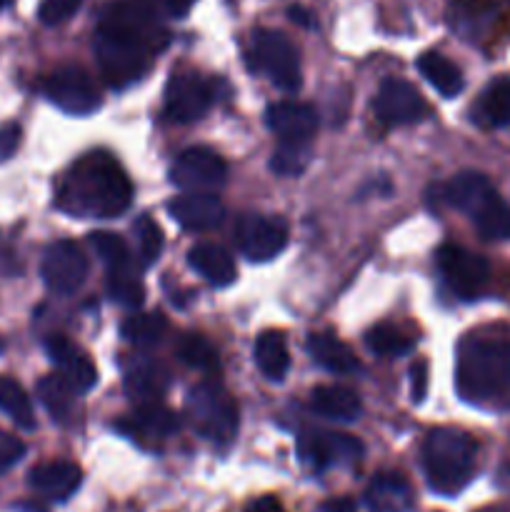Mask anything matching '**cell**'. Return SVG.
Returning a JSON list of instances; mask_svg holds the SVG:
<instances>
[{
	"mask_svg": "<svg viewBox=\"0 0 510 512\" xmlns=\"http://www.w3.org/2000/svg\"><path fill=\"white\" fill-rule=\"evenodd\" d=\"M168 45V30L145 0H115L100 10L95 30V58L113 88L138 83Z\"/></svg>",
	"mask_w": 510,
	"mask_h": 512,
	"instance_id": "obj_1",
	"label": "cell"
},
{
	"mask_svg": "<svg viewBox=\"0 0 510 512\" xmlns=\"http://www.w3.org/2000/svg\"><path fill=\"white\" fill-rule=\"evenodd\" d=\"M133 203V185L108 150H93L70 165L55 193V205L75 218L108 220Z\"/></svg>",
	"mask_w": 510,
	"mask_h": 512,
	"instance_id": "obj_2",
	"label": "cell"
},
{
	"mask_svg": "<svg viewBox=\"0 0 510 512\" xmlns=\"http://www.w3.org/2000/svg\"><path fill=\"white\" fill-rule=\"evenodd\" d=\"M458 395L478 408H510V338L470 333L455 358Z\"/></svg>",
	"mask_w": 510,
	"mask_h": 512,
	"instance_id": "obj_3",
	"label": "cell"
},
{
	"mask_svg": "<svg viewBox=\"0 0 510 512\" xmlns=\"http://www.w3.org/2000/svg\"><path fill=\"white\" fill-rule=\"evenodd\" d=\"M478 443L460 428L430 430L423 443V468L428 485L440 495H455L473 480Z\"/></svg>",
	"mask_w": 510,
	"mask_h": 512,
	"instance_id": "obj_4",
	"label": "cell"
},
{
	"mask_svg": "<svg viewBox=\"0 0 510 512\" xmlns=\"http://www.w3.org/2000/svg\"><path fill=\"white\" fill-rule=\"evenodd\" d=\"M443 200L473 220L485 240H510V205L495 185L475 170H463L443 188Z\"/></svg>",
	"mask_w": 510,
	"mask_h": 512,
	"instance_id": "obj_5",
	"label": "cell"
},
{
	"mask_svg": "<svg viewBox=\"0 0 510 512\" xmlns=\"http://www.w3.org/2000/svg\"><path fill=\"white\" fill-rule=\"evenodd\" d=\"M185 415L190 425L215 445H228L238 435V405L233 395L218 383L195 385L185 398Z\"/></svg>",
	"mask_w": 510,
	"mask_h": 512,
	"instance_id": "obj_6",
	"label": "cell"
},
{
	"mask_svg": "<svg viewBox=\"0 0 510 512\" xmlns=\"http://www.w3.org/2000/svg\"><path fill=\"white\" fill-rule=\"evenodd\" d=\"M250 58L258 73L268 75L275 88L295 93L303 83L300 78V58L293 40L280 30L258 28L250 40Z\"/></svg>",
	"mask_w": 510,
	"mask_h": 512,
	"instance_id": "obj_7",
	"label": "cell"
},
{
	"mask_svg": "<svg viewBox=\"0 0 510 512\" xmlns=\"http://www.w3.org/2000/svg\"><path fill=\"white\" fill-rule=\"evenodd\" d=\"M45 98L70 115H90L100 108V88L80 65H58L43 80Z\"/></svg>",
	"mask_w": 510,
	"mask_h": 512,
	"instance_id": "obj_8",
	"label": "cell"
},
{
	"mask_svg": "<svg viewBox=\"0 0 510 512\" xmlns=\"http://www.w3.org/2000/svg\"><path fill=\"white\" fill-rule=\"evenodd\" d=\"M235 243L250 263H268L288 245V225L275 215L248 213L235 225Z\"/></svg>",
	"mask_w": 510,
	"mask_h": 512,
	"instance_id": "obj_9",
	"label": "cell"
},
{
	"mask_svg": "<svg viewBox=\"0 0 510 512\" xmlns=\"http://www.w3.org/2000/svg\"><path fill=\"white\" fill-rule=\"evenodd\" d=\"M438 268L450 290L465 300H475L478 295H483L490 283L488 260L480 258L473 250L460 248V245H443L438 250Z\"/></svg>",
	"mask_w": 510,
	"mask_h": 512,
	"instance_id": "obj_10",
	"label": "cell"
},
{
	"mask_svg": "<svg viewBox=\"0 0 510 512\" xmlns=\"http://www.w3.org/2000/svg\"><path fill=\"white\" fill-rule=\"evenodd\" d=\"M213 105V85L195 70H175L165 88V115L175 123H195Z\"/></svg>",
	"mask_w": 510,
	"mask_h": 512,
	"instance_id": "obj_11",
	"label": "cell"
},
{
	"mask_svg": "<svg viewBox=\"0 0 510 512\" xmlns=\"http://www.w3.org/2000/svg\"><path fill=\"white\" fill-rule=\"evenodd\" d=\"M225 178H228V165L210 148L183 150L170 168V180L175 188L188 193H208L220 188Z\"/></svg>",
	"mask_w": 510,
	"mask_h": 512,
	"instance_id": "obj_12",
	"label": "cell"
},
{
	"mask_svg": "<svg viewBox=\"0 0 510 512\" xmlns=\"http://www.w3.org/2000/svg\"><path fill=\"white\" fill-rule=\"evenodd\" d=\"M40 275L45 285L58 295H73L88 278V258L73 240H58L48 245L40 260Z\"/></svg>",
	"mask_w": 510,
	"mask_h": 512,
	"instance_id": "obj_13",
	"label": "cell"
},
{
	"mask_svg": "<svg viewBox=\"0 0 510 512\" xmlns=\"http://www.w3.org/2000/svg\"><path fill=\"white\" fill-rule=\"evenodd\" d=\"M373 108L380 123L385 125L420 123L425 118V113H428V105H425L418 88L410 85L408 80L400 78H388L380 83L373 100Z\"/></svg>",
	"mask_w": 510,
	"mask_h": 512,
	"instance_id": "obj_14",
	"label": "cell"
},
{
	"mask_svg": "<svg viewBox=\"0 0 510 512\" xmlns=\"http://www.w3.org/2000/svg\"><path fill=\"white\" fill-rule=\"evenodd\" d=\"M298 453L310 468L325 470L330 465L358 463L363 458V443L353 438V435L315 430V433L300 435Z\"/></svg>",
	"mask_w": 510,
	"mask_h": 512,
	"instance_id": "obj_15",
	"label": "cell"
},
{
	"mask_svg": "<svg viewBox=\"0 0 510 512\" xmlns=\"http://www.w3.org/2000/svg\"><path fill=\"white\" fill-rule=\"evenodd\" d=\"M45 350H48L50 360L58 368V375L75 390V393H88L98 383V370L90 363L88 353L70 343L63 335H50L45 340Z\"/></svg>",
	"mask_w": 510,
	"mask_h": 512,
	"instance_id": "obj_16",
	"label": "cell"
},
{
	"mask_svg": "<svg viewBox=\"0 0 510 512\" xmlns=\"http://www.w3.org/2000/svg\"><path fill=\"white\" fill-rule=\"evenodd\" d=\"M265 123L280 138V143L308 145L318 130V113L310 105L283 100L265 110Z\"/></svg>",
	"mask_w": 510,
	"mask_h": 512,
	"instance_id": "obj_17",
	"label": "cell"
},
{
	"mask_svg": "<svg viewBox=\"0 0 510 512\" xmlns=\"http://www.w3.org/2000/svg\"><path fill=\"white\" fill-rule=\"evenodd\" d=\"M415 495L408 478L395 470H380L365 488V505L370 512H408Z\"/></svg>",
	"mask_w": 510,
	"mask_h": 512,
	"instance_id": "obj_18",
	"label": "cell"
},
{
	"mask_svg": "<svg viewBox=\"0 0 510 512\" xmlns=\"http://www.w3.org/2000/svg\"><path fill=\"white\" fill-rule=\"evenodd\" d=\"M80 480H83V473L75 463L70 460H50V463H40L30 470L28 483L30 488L38 495L48 500H68L75 490L80 488Z\"/></svg>",
	"mask_w": 510,
	"mask_h": 512,
	"instance_id": "obj_19",
	"label": "cell"
},
{
	"mask_svg": "<svg viewBox=\"0 0 510 512\" xmlns=\"http://www.w3.org/2000/svg\"><path fill=\"white\" fill-rule=\"evenodd\" d=\"M170 215L188 230H213L223 223L225 208L215 195L210 193H188L175 198L168 205Z\"/></svg>",
	"mask_w": 510,
	"mask_h": 512,
	"instance_id": "obj_20",
	"label": "cell"
},
{
	"mask_svg": "<svg viewBox=\"0 0 510 512\" xmlns=\"http://www.w3.org/2000/svg\"><path fill=\"white\" fill-rule=\"evenodd\" d=\"M120 430L128 433L133 440H165L168 435H173L178 430V418H175L173 410H168L160 403L140 405L130 415L128 423L120 425Z\"/></svg>",
	"mask_w": 510,
	"mask_h": 512,
	"instance_id": "obj_21",
	"label": "cell"
},
{
	"mask_svg": "<svg viewBox=\"0 0 510 512\" xmlns=\"http://www.w3.org/2000/svg\"><path fill=\"white\" fill-rule=\"evenodd\" d=\"M308 353L320 368L330 370V373L348 375L355 373L360 368L358 358H355L353 350L338 338V335L328 333V330H320V333H310L308 338Z\"/></svg>",
	"mask_w": 510,
	"mask_h": 512,
	"instance_id": "obj_22",
	"label": "cell"
},
{
	"mask_svg": "<svg viewBox=\"0 0 510 512\" xmlns=\"http://www.w3.org/2000/svg\"><path fill=\"white\" fill-rule=\"evenodd\" d=\"M188 263L195 273L203 275V278L208 280L210 285H215V288H225V285L233 283L235 275H238L228 250L213 243H200L195 245V248H190Z\"/></svg>",
	"mask_w": 510,
	"mask_h": 512,
	"instance_id": "obj_23",
	"label": "cell"
},
{
	"mask_svg": "<svg viewBox=\"0 0 510 512\" xmlns=\"http://www.w3.org/2000/svg\"><path fill=\"white\" fill-rule=\"evenodd\" d=\"M310 405L323 418L343 420V423L358 418L360 408H363L358 395L348 388H340V385H320V388H315L310 393Z\"/></svg>",
	"mask_w": 510,
	"mask_h": 512,
	"instance_id": "obj_24",
	"label": "cell"
},
{
	"mask_svg": "<svg viewBox=\"0 0 510 512\" xmlns=\"http://www.w3.org/2000/svg\"><path fill=\"white\" fill-rule=\"evenodd\" d=\"M168 388V370L160 368L158 363H143L135 365L128 375H125V393L133 403L150 405L158 403L160 395Z\"/></svg>",
	"mask_w": 510,
	"mask_h": 512,
	"instance_id": "obj_25",
	"label": "cell"
},
{
	"mask_svg": "<svg viewBox=\"0 0 510 512\" xmlns=\"http://www.w3.org/2000/svg\"><path fill=\"white\" fill-rule=\"evenodd\" d=\"M475 120L485 128L510 125V78H495L480 93L478 105H475Z\"/></svg>",
	"mask_w": 510,
	"mask_h": 512,
	"instance_id": "obj_26",
	"label": "cell"
},
{
	"mask_svg": "<svg viewBox=\"0 0 510 512\" xmlns=\"http://www.w3.org/2000/svg\"><path fill=\"white\" fill-rule=\"evenodd\" d=\"M418 70L440 95L445 98H455L463 90V73L453 60L445 58L443 53L428 50L418 58Z\"/></svg>",
	"mask_w": 510,
	"mask_h": 512,
	"instance_id": "obj_27",
	"label": "cell"
},
{
	"mask_svg": "<svg viewBox=\"0 0 510 512\" xmlns=\"http://www.w3.org/2000/svg\"><path fill=\"white\" fill-rule=\"evenodd\" d=\"M255 363H258L260 373L268 380H283L290 368V353L288 343H285L283 333L268 330L255 343Z\"/></svg>",
	"mask_w": 510,
	"mask_h": 512,
	"instance_id": "obj_28",
	"label": "cell"
},
{
	"mask_svg": "<svg viewBox=\"0 0 510 512\" xmlns=\"http://www.w3.org/2000/svg\"><path fill=\"white\" fill-rule=\"evenodd\" d=\"M175 353H178L180 363H185L188 368L198 370L205 375H218L220 373V358L218 350L208 343V338L198 333H185L183 338L175 345Z\"/></svg>",
	"mask_w": 510,
	"mask_h": 512,
	"instance_id": "obj_29",
	"label": "cell"
},
{
	"mask_svg": "<svg viewBox=\"0 0 510 512\" xmlns=\"http://www.w3.org/2000/svg\"><path fill=\"white\" fill-rule=\"evenodd\" d=\"M75 390L65 383L60 375H48L38 383V398L45 405L53 420L58 423H68L75 413Z\"/></svg>",
	"mask_w": 510,
	"mask_h": 512,
	"instance_id": "obj_30",
	"label": "cell"
},
{
	"mask_svg": "<svg viewBox=\"0 0 510 512\" xmlns=\"http://www.w3.org/2000/svg\"><path fill=\"white\" fill-rule=\"evenodd\" d=\"M0 410H3L18 428H35V413L28 393H25V388L18 380L8 378V375H0Z\"/></svg>",
	"mask_w": 510,
	"mask_h": 512,
	"instance_id": "obj_31",
	"label": "cell"
},
{
	"mask_svg": "<svg viewBox=\"0 0 510 512\" xmlns=\"http://www.w3.org/2000/svg\"><path fill=\"white\" fill-rule=\"evenodd\" d=\"M120 333L135 348H153L168 333V320L160 313H138L120 325Z\"/></svg>",
	"mask_w": 510,
	"mask_h": 512,
	"instance_id": "obj_32",
	"label": "cell"
},
{
	"mask_svg": "<svg viewBox=\"0 0 510 512\" xmlns=\"http://www.w3.org/2000/svg\"><path fill=\"white\" fill-rule=\"evenodd\" d=\"M108 295L125 308H140L145 300V285L133 265L115 268L108 273Z\"/></svg>",
	"mask_w": 510,
	"mask_h": 512,
	"instance_id": "obj_33",
	"label": "cell"
},
{
	"mask_svg": "<svg viewBox=\"0 0 510 512\" xmlns=\"http://www.w3.org/2000/svg\"><path fill=\"white\" fill-rule=\"evenodd\" d=\"M365 345H368V348L378 355H390V358H398V355H405L413 350V338H410V335H405L400 328H395V325L380 323V325H375V328L368 330V335H365Z\"/></svg>",
	"mask_w": 510,
	"mask_h": 512,
	"instance_id": "obj_34",
	"label": "cell"
},
{
	"mask_svg": "<svg viewBox=\"0 0 510 512\" xmlns=\"http://www.w3.org/2000/svg\"><path fill=\"white\" fill-rule=\"evenodd\" d=\"M88 243H90V248L95 250V255H98V258L103 260V263L108 265L110 270L125 268V265H133V263H130L128 245H125V240L120 238V235L105 233V230H100V233H90Z\"/></svg>",
	"mask_w": 510,
	"mask_h": 512,
	"instance_id": "obj_35",
	"label": "cell"
},
{
	"mask_svg": "<svg viewBox=\"0 0 510 512\" xmlns=\"http://www.w3.org/2000/svg\"><path fill=\"white\" fill-rule=\"evenodd\" d=\"M135 243H138V255L143 260V265L158 263L160 253H163V230L158 228L155 220H150L148 215L135 223Z\"/></svg>",
	"mask_w": 510,
	"mask_h": 512,
	"instance_id": "obj_36",
	"label": "cell"
},
{
	"mask_svg": "<svg viewBox=\"0 0 510 512\" xmlns=\"http://www.w3.org/2000/svg\"><path fill=\"white\" fill-rule=\"evenodd\" d=\"M308 145H295V143H280L278 150L270 158V170L285 178H295L308 168Z\"/></svg>",
	"mask_w": 510,
	"mask_h": 512,
	"instance_id": "obj_37",
	"label": "cell"
},
{
	"mask_svg": "<svg viewBox=\"0 0 510 512\" xmlns=\"http://www.w3.org/2000/svg\"><path fill=\"white\" fill-rule=\"evenodd\" d=\"M80 3H83V0H43L38 15L45 25H60L65 23L70 15L78 13Z\"/></svg>",
	"mask_w": 510,
	"mask_h": 512,
	"instance_id": "obj_38",
	"label": "cell"
},
{
	"mask_svg": "<svg viewBox=\"0 0 510 512\" xmlns=\"http://www.w3.org/2000/svg\"><path fill=\"white\" fill-rule=\"evenodd\" d=\"M25 455V443L8 430H0V473L10 470Z\"/></svg>",
	"mask_w": 510,
	"mask_h": 512,
	"instance_id": "obj_39",
	"label": "cell"
},
{
	"mask_svg": "<svg viewBox=\"0 0 510 512\" xmlns=\"http://www.w3.org/2000/svg\"><path fill=\"white\" fill-rule=\"evenodd\" d=\"M425 395H428V363L415 360L410 368V398L413 403H423Z\"/></svg>",
	"mask_w": 510,
	"mask_h": 512,
	"instance_id": "obj_40",
	"label": "cell"
},
{
	"mask_svg": "<svg viewBox=\"0 0 510 512\" xmlns=\"http://www.w3.org/2000/svg\"><path fill=\"white\" fill-rule=\"evenodd\" d=\"M20 138H23V128L18 123H5L0 128V163L13 158L15 150L20 148Z\"/></svg>",
	"mask_w": 510,
	"mask_h": 512,
	"instance_id": "obj_41",
	"label": "cell"
},
{
	"mask_svg": "<svg viewBox=\"0 0 510 512\" xmlns=\"http://www.w3.org/2000/svg\"><path fill=\"white\" fill-rule=\"evenodd\" d=\"M248 512H285L283 505H280L278 498L273 495H265V498H258L255 503H250Z\"/></svg>",
	"mask_w": 510,
	"mask_h": 512,
	"instance_id": "obj_42",
	"label": "cell"
},
{
	"mask_svg": "<svg viewBox=\"0 0 510 512\" xmlns=\"http://www.w3.org/2000/svg\"><path fill=\"white\" fill-rule=\"evenodd\" d=\"M288 15H290V20H295V23L303 25V28H308V30H313V28H315L313 15H310L308 10H305V8H300V5H293V8L288 10Z\"/></svg>",
	"mask_w": 510,
	"mask_h": 512,
	"instance_id": "obj_43",
	"label": "cell"
},
{
	"mask_svg": "<svg viewBox=\"0 0 510 512\" xmlns=\"http://www.w3.org/2000/svg\"><path fill=\"white\" fill-rule=\"evenodd\" d=\"M323 512H355V503L350 498H333L323 503Z\"/></svg>",
	"mask_w": 510,
	"mask_h": 512,
	"instance_id": "obj_44",
	"label": "cell"
},
{
	"mask_svg": "<svg viewBox=\"0 0 510 512\" xmlns=\"http://www.w3.org/2000/svg\"><path fill=\"white\" fill-rule=\"evenodd\" d=\"M195 0H168V10L175 15V18H183L188 15V10L193 8Z\"/></svg>",
	"mask_w": 510,
	"mask_h": 512,
	"instance_id": "obj_45",
	"label": "cell"
},
{
	"mask_svg": "<svg viewBox=\"0 0 510 512\" xmlns=\"http://www.w3.org/2000/svg\"><path fill=\"white\" fill-rule=\"evenodd\" d=\"M10 3V0H0V8H3V5H8Z\"/></svg>",
	"mask_w": 510,
	"mask_h": 512,
	"instance_id": "obj_46",
	"label": "cell"
},
{
	"mask_svg": "<svg viewBox=\"0 0 510 512\" xmlns=\"http://www.w3.org/2000/svg\"><path fill=\"white\" fill-rule=\"evenodd\" d=\"M5 348V343H3V338H0V350H3Z\"/></svg>",
	"mask_w": 510,
	"mask_h": 512,
	"instance_id": "obj_47",
	"label": "cell"
}]
</instances>
